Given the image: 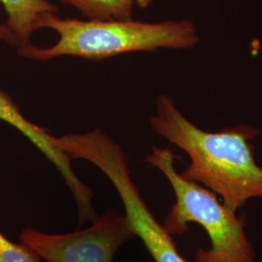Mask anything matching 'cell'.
I'll return each mask as SVG.
<instances>
[{"mask_svg":"<svg viewBox=\"0 0 262 262\" xmlns=\"http://www.w3.org/2000/svg\"><path fill=\"white\" fill-rule=\"evenodd\" d=\"M150 123L159 136L188 156L189 165L180 174L220 195L228 209L238 212L252 198H262V167L251 143L261 129L239 124L219 132L202 130L165 94L158 96Z\"/></svg>","mask_w":262,"mask_h":262,"instance_id":"6da1fadb","label":"cell"},{"mask_svg":"<svg viewBox=\"0 0 262 262\" xmlns=\"http://www.w3.org/2000/svg\"><path fill=\"white\" fill-rule=\"evenodd\" d=\"M56 31L58 40L49 48L31 43L18 48L20 56L38 61L60 56L102 60L133 52H155L159 49L187 50L200 42L196 27L189 19L146 23L140 20H99L59 18L48 13L36 23V30Z\"/></svg>","mask_w":262,"mask_h":262,"instance_id":"7a4b0ae2","label":"cell"},{"mask_svg":"<svg viewBox=\"0 0 262 262\" xmlns=\"http://www.w3.org/2000/svg\"><path fill=\"white\" fill-rule=\"evenodd\" d=\"M146 161L162 172L176 197L163 224L169 234H185L192 223L203 227L211 240L209 250L197 249L194 262H256L255 249L246 233L248 216L244 212L231 211L213 191L184 178L167 148L152 147Z\"/></svg>","mask_w":262,"mask_h":262,"instance_id":"3957f363","label":"cell"},{"mask_svg":"<svg viewBox=\"0 0 262 262\" xmlns=\"http://www.w3.org/2000/svg\"><path fill=\"white\" fill-rule=\"evenodd\" d=\"M57 147L71 159L93 163L112 182L121 197L131 227L155 262H187L163 225L152 215L131 177L128 159L122 146L100 128L82 134L56 137Z\"/></svg>","mask_w":262,"mask_h":262,"instance_id":"277c9868","label":"cell"},{"mask_svg":"<svg viewBox=\"0 0 262 262\" xmlns=\"http://www.w3.org/2000/svg\"><path fill=\"white\" fill-rule=\"evenodd\" d=\"M93 225L64 234H48L27 228L19 235L45 262H113L119 249L136 237L125 215L108 209Z\"/></svg>","mask_w":262,"mask_h":262,"instance_id":"5b68a950","label":"cell"},{"mask_svg":"<svg viewBox=\"0 0 262 262\" xmlns=\"http://www.w3.org/2000/svg\"><path fill=\"white\" fill-rule=\"evenodd\" d=\"M0 121L7 122L28 138L59 171L66 185L74 195L81 220L95 215L93 207V190L77 177L71 166V159L56 146L55 137L44 127L28 121L19 106L9 95L0 90Z\"/></svg>","mask_w":262,"mask_h":262,"instance_id":"8992f818","label":"cell"},{"mask_svg":"<svg viewBox=\"0 0 262 262\" xmlns=\"http://www.w3.org/2000/svg\"><path fill=\"white\" fill-rule=\"evenodd\" d=\"M7 14L6 26L17 39V47L30 44L36 23L43 15L57 14L58 8L48 0H0Z\"/></svg>","mask_w":262,"mask_h":262,"instance_id":"52a82bcc","label":"cell"},{"mask_svg":"<svg viewBox=\"0 0 262 262\" xmlns=\"http://www.w3.org/2000/svg\"><path fill=\"white\" fill-rule=\"evenodd\" d=\"M78 10L88 19H132L136 0H59Z\"/></svg>","mask_w":262,"mask_h":262,"instance_id":"ba28073f","label":"cell"},{"mask_svg":"<svg viewBox=\"0 0 262 262\" xmlns=\"http://www.w3.org/2000/svg\"><path fill=\"white\" fill-rule=\"evenodd\" d=\"M0 262H43L24 244H16L0 232Z\"/></svg>","mask_w":262,"mask_h":262,"instance_id":"9c48e42d","label":"cell"},{"mask_svg":"<svg viewBox=\"0 0 262 262\" xmlns=\"http://www.w3.org/2000/svg\"><path fill=\"white\" fill-rule=\"evenodd\" d=\"M0 41H4L8 44L17 46L18 42L17 39L15 37V35L12 33V31L9 28H7V26L4 24H0Z\"/></svg>","mask_w":262,"mask_h":262,"instance_id":"30bf717a","label":"cell"}]
</instances>
